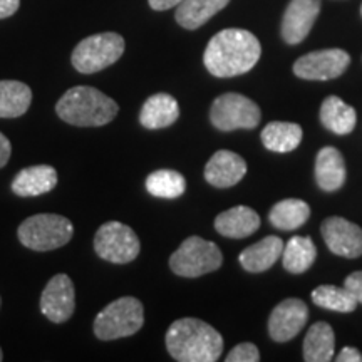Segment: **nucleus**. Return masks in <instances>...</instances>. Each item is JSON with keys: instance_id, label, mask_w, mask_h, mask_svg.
I'll return each instance as SVG.
<instances>
[{"instance_id": "obj_1", "label": "nucleus", "mask_w": 362, "mask_h": 362, "mask_svg": "<svg viewBox=\"0 0 362 362\" xmlns=\"http://www.w3.org/2000/svg\"><path fill=\"white\" fill-rule=\"evenodd\" d=\"M262 56L260 40L245 29H225L208 42L203 62L215 78H235L255 67Z\"/></svg>"}, {"instance_id": "obj_2", "label": "nucleus", "mask_w": 362, "mask_h": 362, "mask_svg": "<svg viewBox=\"0 0 362 362\" xmlns=\"http://www.w3.org/2000/svg\"><path fill=\"white\" fill-rule=\"evenodd\" d=\"M166 349L180 362H215L223 352V337L210 324L187 317L170 325Z\"/></svg>"}, {"instance_id": "obj_3", "label": "nucleus", "mask_w": 362, "mask_h": 362, "mask_svg": "<svg viewBox=\"0 0 362 362\" xmlns=\"http://www.w3.org/2000/svg\"><path fill=\"white\" fill-rule=\"evenodd\" d=\"M119 106L116 101L90 86H74L59 99L56 112L67 124L96 128L115 119Z\"/></svg>"}, {"instance_id": "obj_4", "label": "nucleus", "mask_w": 362, "mask_h": 362, "mask_svg": "<svg viewBox=\"0 0 362 362\" xmlns=\"http://www.w3.org/2000/svg\"><path fill=\"white\" fill-rule=\"evenodd\" d=\"M74 226L66 216L39 214L24 220L17 230V237L25 248L35 252L57 250L71 242Z\"/></svg>"}, {"instance_id": "obj_5", "label": "nucleus", "mask_w": 362, "mask_h": 362, "mask_svg": "<svg viewBox=\"0 0 362 362\" xmlns=\"http://www.w3.org/2000/svg\"><path fill=\"white\" fill-rule=\"evenodd\" d=\"M144 324L143 304L134 297H121L99 312L94 334L101 341H116L134 336Z\"/></svg>"}, {"instance_id": "obj_6", "label": "nucleus", "mask_w": 362, "mask_h": 362, "mask_svg": "<svg viewBox=\"0 0 362 362\" xmlns=\"http://www.w3.org/2000/svg\"><path fill=\"white\" fill-rule=\"evenodd\" d=\"M124 54V39L116 33L86 37L72 51V66L81 74H94L119 61Z\"/></svg>"}, {"instance_id": "obj_7", "label": "nucleus", "mask_w": 362, "mask_h": 362, "mask_svg": "<svg viewBox=\"0 0 362 362\" xmlns=\"http://www.w3.org/2000/svg\"><path fill=\"white\" fill-rule=\"evenodd\" d=\"M223 264V255L214 242L202 237H189L181 243L178 250L170 257V269L180 277H202L218 270Z\"/></svg>"}, {"instance_id": "obj_8", "label": "nucleus", "mask_w": 362, "mask_h": 362, "mask_svg": "<svg viewBox=\"0 0 362 362\" xmlns=\"http://www.w3.org/2000/svg\"><path fill=\"white\" fill-rule=\"evenodd\" d=\"M262 119L260 107L250 98L237 93L221 94L211 104L210 121L220 131L253 129Z\"/></svg>"}, {"instance_id": "obj_9", "label": "nucleus", "mask_w": 362, "mask_h": 362, "mask_svg": "<svg viewBox=\"0 0 362 362\" xmlns=\"http://www.w3.org/2000/svg\"><path fill=\"white\" fill-rule=\"evenodd\" d=\"M94 250L111 264H129L139 255L141 243L131 226L121 221H106L94 237Z\"/></svg>"}, {"instance_id": "obj_10", "label": "nucleus", "mask_w": 362, "mask_h": 362, "mask_svg": "<svg viewBox=\"0 0 362 362\" xmlns=\"http://www.w3.org/2000/svg\"><path fill=\"white\" fill-rule=\"evenodd\" d=\"M351 64V56L342 49H324L298 57L293 74L307 81H329L344 74Z\"/></svg>"}, {"instance_id": "obj_11", "label": "nucleus", "mask_w": 362, "mask_h": 362, "mask_svg": "<svg viewBox=\"0 0 362 362\" xmlns=\"http://www.w3.org/2000/svg\"><path fill=\"white\" fill-rule=\"evenodd\" d=\"M76 309L74 284L69 275L57 274L45 285L40 296V310L54 324H62L71 319Z\"/></svg>"}, {"instance_id": "obj_12", "label": "nucleus", "mask_w": 362, "mask_h": 362, "mask_svg": "<svg viewBox=\"0 0 362 362\" xmlns=\"http://www.w3.org/2000/svg\"><path fill=\"white\" fill-rule=\"evenodd\" d=\"M325 245L344 259H357L362 255V228L342 216H329L322 223Z\"/></svg>"}, {"instance_id": "obj_13", "label": "nucleus", "mask_w": 362, "mask_h": 362, "mask_svg": "<svg viewBox=\"0 0 362 362\" xmlns=\"http://www.w3.org/2000/svg\"><path fill=\"white\" fill-rule=\"evenodd\" d=\"M309 320V309L300 298H285L272 310L269 334L275 342H288L300 334Z\"/></svg>"}, {"instance_id": "obj_14", "label": "nucleus", "mask_w": 362, "mask_h": 362, "mask_svg": "<svg viewBox=\"0 0 362 362\" xmlns=\"http://www.w3.org/2000/svg\"><path fill=\"white\" fill-rule=\"evenodd\" d=\"M320 12V0H291L282 21V37L287 44H300L314 27Z\"/></svg>"}, {"instance_id": "obj_15", "label": "nucleus", "mask_w": 362, "mask_h": 362, "mask_svg": "<svg viewBox=\"0 0 362 362\" xmlns=\"http://www.w3.org/2000/svg\"><path fill=\"white\" fill-rule=\"evenodd\" d=\"M247 175V163L237 153L220 149L205 166V180L216 188L235 187Z\"/></svg>"}, {"instance_id": "obj_16", "label": "nucleus", "mask_w": 362, "mask_h": 362, "mask_svg": "<svg viewBox=\"0 0 362 362\" xmlns=\"http://www.w3.org/2000/svg\"><path fill=\"white\" fill-rule=\"evenodd\" d=\"M260 228V216L250 206L238 205L215 218V230L228 238H247Z\"/></svg>"}, {"instance_id": "obj_17", "label": "nucleus", "mask_w": 362, "mask_h": 362, "mask_svg": "<svg viewBox=\"0 0 362 362\" xmlns=\"http://www.w3.org/2000/svg\"><path fill=\"white\" fill-rule=\"evenodd\" d=\"M57 185V173L52 166L37 165L21 170L12 181V192L19 197H39L52 192Z\"/></svg>"}, {"instance_id": "obj_18", "label": "nucleus", "mask_w": 362, "mask_h": 362, "mask_svg": "<svg viewBox=\"0 0 362 362\" xmlns=\"http://www.w3.org/2000/svg\"><path fill=\"white\" fill-rule=\"evenodd\" d=\"M180 116L178 101L166 93H158L144 101L139 123L148 129H163L176 123Z\"/></svg>"}, {"instance_id": "obj_19", "label": "nucleus", "mask_w": 362, "mask_h": 362, "mask_svg": "<svg viewBox=\"0 0 362 362\" xmlns=\"http://www.w3.org/2000/svg\"><path fill=\"white\" fill-rule=\"evenodd\" d=\"M315 181L324 192H337L346 181V163L341 151L325 146L319 151L315 160Z\"/></svg>"}, {"instance_id": "obj_20", "label": "nucleus", "mask_w": 362, "mask_h": 362, "mask_svg": "<svg viewBox=\"0 0 362 362\" xmlns=\"http://www.w3.org/2000/svg\"><path fill=\"white\" fill-rule=\"evenodd\" d=\"M284 242L279 237H267L260 240L255 245L247 247L240 253L238 260L243 269L252 274H260V272L269 270L275 265L284 252Z\"/></svg>"}, {"instance_id": "obj_21", "label": "nucleus", "mask_w": 362, "mask_h": 362, "mask_svg": "<svg viewBox=\"0 0 362 362\" xmlns=\"http://www.w3.org/2000/svg\"><path fill=\"white\" fill-rule=\"evenodd\" d=\"M228 2L230 0H183L176 8L175 19L185 29L194 30L223 11Z\"/></svg>"}, {"instance_id": "obj_22", "label": "nucleus", "mask_w": 362, "mask_h": 362, "mask_svg": "<svg viewBox=\"0 0 362 362\" xmlns=\"http://www.w3.org/2000/svg\"><path fill=\"white\" fill-rule=\"evenodd\" d=\"M320 123L336 134H349L357 123L356 110L341 98L329 96L320 106Z\"/></svg>"}, {"instance_id": "obj_23", "label": "nucleus", "mask_w": 362, "mask_h": 362, "mask_svg": "<svg viewBox=\"0 0 362 362\" xmlns=\"http://www.w3.org/2000/svg\"><path fill=\"white\" fill-rule=\"evenodd\" d=\"M302 128L296 123L285 121H274L269 123L262 131V143L269 151L274 153H291L298 148L302 141Z\"/></svg>"}, {"instance_id": "obj_24", "label": "nucleus", "mask_w": 362, "mask_h": 362, "mask_svg": "<svg viewBox=\"0 0 362 362\" xmlns=\"http://www.w3.org/2000/svg\"><path fill=\"white\" fill-rule=\"evenodd\" d=\"M336 336L327 322H315L307 332L304 341V361L329 362L334 357Z\"/></svg>"}, {"instance_id": "obj_25", "label": "nucleus", "mask_w": 362, "mask_h": 362, "mask_svg": "<svg viewBox=\"0 0 362 362\" xmlns=\"http://www.w3.org/2000/svg\"><path fill=\"white\" fill-rule=\"evenodd\" d=\"M33 103V90L21 81H0V117L25 115Z\"/></svg>"}, {"instance_id": "obj_26", "label": "nucleus", "mask_w": 362, "mask_h": 362, "mask_svg": "<svg viewBox=\"0 0 362 362\" xmlns=\"http://www.w3.org/2000/svg\"><path fill=\"white\" fill-rule=\"evenodd\" d=\"M310 206L304 200H297V198H287V200L279 202L277 205L270 210L269 220L270 223L279 230H297L309 220Z\"/></svg>"}, {"instance_id": "obj_27", "label": "nucleus", "mask_w": 362, "mask_h": 362, "mask_svg": "<svg viewBox=\"0 0 362 362\" xmlns=\"http://www.w3.org/2000/svg\"><path fill=\"white\" fill-rule=\"evenodd\" d=\"M317 248L309 237H292L284 247L282 262L285 270L291 274H304L314 265Z\"/></svg>"}, {"instance_id": "obj_28", "label": "nucleus", "mask_w": 362, "mask_h": 362, "mask_svg": "<svg viewBox=\"0 0 362 362\" xmlns=\"http://www.w3.org/2000/svg\"><path fill=\"white\" fill-rule=\"evenodd\" d=\"M146 189L156 198H178L187 189L185 176L175 170L153 171L146 178Z\"/></svg>"}, {"instance_id": "obj_29", "label": "nucleus", "mask_w": 362, "mask_h": 362, "mask_svg": "<svg viewBox=\"0 0 362 362\" xmlns=\"http://www.w3.org/2000/svg\"><path fill=\"white\" fill-rule=\"evenodd\" d=\"M312 302L322 309L349 314L357 307L356 298L351 296L346 287H336V285H319L312 292Z\"/></svg>"}, {"instance_id": "obj_30", "label": "nucleus", "mask_w": 362, "mask_h": 362, "mask_svg": "<svg viewBox=\"0 0 362 362\" xmlns=\"http://www.w3.org/2000/svg\"><path fill=\"white\" fill-rule=\"evenodd\" d=\"M260 352L259 347L252 342H242L235 346L226 356V362H259Z\"/></svg>"}, {"instance_id": "obj_31", "label": "nucleus", "mask_w": 362, "mask_h": 362, "mask_svg": "<svg viewBox=\"0 0 362 362\" xmlns=\"http://www.w3.org/2000/svg\"><path fill=\"white\" fill-rule=\"evenodd\" d=\"M344 287L356 298L357 304H362V272H352L349 277L344 280Z\"/></svg>"}, {"instance_id": "obj_32", "label": "nucleus", "mask_w": 362, "mask_h": 362, "mask_svg": "<svg viewBox=\"0 0 362 362\" xmlns=\"http://www.w3.org/2000/svg\"><path fill=\"white\" fill-rule=\"evenodd\" d=\"M21 0H0V19H7L19 11Z\"/></svg>"}, {"instance_id": "obj_33", "label": "nucleus", "mask_w": 362, "mask_h": 362, "mask_svg": "<svg viewBox=\"0 0 362 362\" xmlns=\"http://www.w3.org/2000/svg\"><path fill=\"white\" fill-rule=\"evenodd\" d=\"M337 362H362V354L356 347H344L336 357Z\"/></svg>"}, {"instance_id": "obj_34", "label": "nucleus", "mask_w": 362, "mask_h": 362, "mask_svg": "<svg viewBox=\"0 0 362 362\" xmlns=\"http://www.w3.org/2000/svg\"><path fill=\"white\" fill-rule=\"evenodd\" d=\"M12 155V146H11V141L6 138V134L0 133V168H4V166L7 165L8 158Z\"/></svg>"}, {"instance_id": "obj_35", "label": "nucleus", "mask_w": 362, "mask_h": 362, "mask_svg": "<svg viewBox=\"0 0 362 362\" xmlns=\"http://www.w3.org/2000/svg\"><path fill=\"white\" fill-rule=\"evenodd\" d=\"M153 11H168V8L178 7L183 0H148Z\"/></svg>"}, {"instance_id": "obj_36", "label": "nucleus", "mask_w": 362, "mask_h": 362, "mask_svg": "<svg viewBox=\"0 0 362 362\" xmlns=\"http://www.w3.org/2000/svg\"><path fill=\"white\" fill-rule=\"evenodd\" d=\"M4 359V356H2V349H0V361H2Z\"/></svg>"}, {"instance_id": "obj_37", "label": "nucleus", "mask_w": 362, "mask_h": 362, "mask_svg": "<svg viewBox=\"0 0 362 362\" xmlns=\"http://www.w3.org/2000/svg\"><path fill=\"white\" fill-rule=\"evenodd\" d=\"M361 13H362V7H361Z\"/></svg>"}]
</instances>
